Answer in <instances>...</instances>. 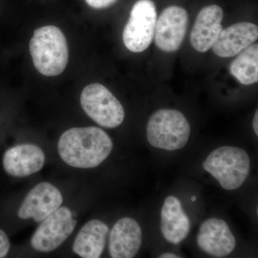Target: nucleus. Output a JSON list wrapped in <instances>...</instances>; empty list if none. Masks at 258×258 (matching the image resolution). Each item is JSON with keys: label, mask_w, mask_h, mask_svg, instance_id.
I'll use <instances>...</instances> for the list:
<instances>
[{"label": "nucleus", "mask_w": 258, "mask_h": 258, "mask_svg": "<svg viewBox=\"0 0 258 258\" xmlns=\"http://www.w3.org/2000/svg\"><path fill=\"white\" fill-rule=\"evenodd\" d=\"M113 147L108 134L94 126L70 128L62 134L57 144L62 161L79 169L99 166L111 154Z\"/></svg>", "instance_id": "nucleus-1"}, {"label": "nucleus", "mask_w": 258, "mask_h": 258, "mask_svg": "<svg viewBox=\"0 0 258 258\" xmlns=\"http://www.w3.org/2000/svg\"><path fill=\"white\" fill-rule=\"evenodd\" d=\"M30 52L35 69L45 76H59L69 62L67 40L60 29L53 25L35 30Z\"/></svg>", "instance_id": "nucleus-2"}, {"label": "nucleus", "mask_w": 258, "mask_h": 258, "mask_svg": "<svg viewBox=\"0 0 258 258\" xmlns=\"http://www.w3.org/2000/svg\"><path fill=\"white\" fill-rule=\"evenodd\" d=\"M203 165L223 189L232 191L240 188L248 177L250 159L243 149L225 146L210 154Z\"/></svg>", "instance_id": "nucleus-3"}, {"label": "nucleus", "mask_w": 258, "mask_h": 258, "mask_svg": "<svg viewBox=\"0 0 258 258\" xmlns=\"http://www.w3.org/2000/svg\"><path fill=\"white\" fill-rule=\"evenodd\" d=\"M190 134L189 122L182 113L176 110H159L148 121V142L158 149L166 151L182 149L187 144Z\"/></svg>", "instance_id": "nucleus-4"}, {"label": "nucleus", "mask_w": 258, "mask_h": 258, "mask_svg": "<svg viewBox=\"0 0 258 258\" xmlns=\"http://www.w3.org/2000/svg\"><path fill=\"white\" fill-rule=\"evenodd\" d=\"M81 104L86 114L101 126H119L125 118L120 101L106 87L99 83L88 85L81 95Z\"/></svg>", "instance_id": "nucleus-5"}, {"label": "nucleus", "mask_w": 258, "mask_h": 258, "mask_svg": "<svg viewBox=\"0 0 258 258\" xmlns=\"http://www.w3.org/2000/svg\"><path fill=\"white\" fill-rule=\"evenodd\" d=\"M157 20V8L152 0H139L131 11L123 32L125 46L133 52H142L150 46Z\"/></svg>", "instance_id": "nucleus-6"}, {"label": "nucleus", "mask_w": 258, "mask_h": 258, "mask_svg": "<svg viewBox=\"0 0 258 258\" xmlns=\"http://www.w3.org/2000/svg\"><path fill=\"white\" fill-rule=\"evenodd\" d=\"M77 225L71 210L62 207L42 220L32 235V248L38 252L55 250L69 238Z\"/></svg>", "instance_id": "nucleus-7"}, {"label": "nucleus", "mask_w": 258, "mask_h": 258, "mask_svg": "<svg viewBox=\"0 0 258 258\" xmlns=\"http://www.w3.org/2000/svg\"><path fill=\"white\" fill-rule=\"evenodd\" d=\"M187 12L179 6L166 8L157 19L154 38L158 48L166 52L179 50L186 35Z\"/></svg>", "instance_id": "nucleus-8"}, {"label": "nucleus", "mask_w": 258, "mask_h": 258, "mask_svg": "<svg viewBox=\"0 0 258 258\" xmlns=\"http://www.w3.org/2000/svg\"><path fill=\"white\" fill-rule=\"evenodd\" d=\"M62 201V194L56 186L45 181L40 183L29 191L20 205L18 212L19 218H32L34 221L42 222L60 208Z\"/></svg>", "instance_id": "nucleus-9"}, {"label": "nucleus", "mask_w": 258, "mask_h": 258, "mask_svg": "<svg viewBox=\"0 0 258 258\" xmlns=\"http://www.w3.org/2000/svg\"><path fill=\"white\" fill-rule=\"evenodd\" d=\"M197 242L199 247L212 257H225L235 248L236 240L224 220L210 218L200 225Z\"/></svg>", "instance_id": "nucleus-10"}, {"label": "nucleus", "mask_w": 258, "mask_h": 258, "mask_svg": "<svg viewBox=\"0 0 258 258\" xmlns=\"http://www.w3.org/2000/svg\"><path fill=\"white\" fill-rule=\"evenodd\" d=\"M45 155L38 146L23 144L10 147L3 157V169L13 177H25L41 170Z\"/></svg>", "instance_id": "nucleus-11"}, {"label": "nucleus", "mask_w": 258, "mask_h": 258, "mask_svg": "<svg viewBox=\"0 0 258 258\" xmlns=\"http://www.w3.org/2000/svg\"><path fill=\"white\" fill-rule=\"evenodd\" d=\"M142 243V230L131 217L118 220L110 232V255L113 258H132L138 253Z\"/></svg>", "instance_id": "nucleus-12"}, {"label": "nucleus", "mask_w": 258, "mask_h": 258, "mask_svg": "<svg viewBox=\"0 0 258 258\" xmlns=\"http://www.w3.org/2000/svg\"><path fill=\"white\" fill-rule=\"evenodd\" d=\"M223 10L218 5H210L200 10L190 35L194 48L200 52L210 50L222 29Z\"/></svg>", "instance_id": "nucleus-13"}, {"label": "nucleus", "mask_w": 258, "mask_h": 258, "mask_svg": "<svg viewBox=\"0 0 258 258\" xmlns=\"http://www.w3.org/2000/svg\"><path fill=\"white\" fill-rule=\"evenodd\" d=\"M257 38V25L247 22L236 23L222 30L212 48L219 57H233L250 46Z\"/></svg>", "instance_id": "nucleus-14"}, {"label": "nucleus", "mask_w": 258, "mask_h": 258, "mask_svg": "<svg viewBox=\"0 0 258 258\" xmlns=\"http://www.w3.org/2000/svg\"><path fill=\"white\" fill-rule=\"evenodd\" d=\"M190 227L189 217L179 199L166 198L161 212V230L165 240L171 244H179L189 235Z\"/></svg>", "instance_id": "nucleus-15"}, {"label": "nucleus", "mask_w": 258, "mask_h": 258, "mask_svg": "<svg viewBox=\"0 0 258 258\" xmlns=\"http://www.w3.org/2000/svg\"><path fill=\"white\" fill-rule=\"evenodd\" d=\"M108 232V226L101 220L88 222L76 236L73 250L83 258L101 257L106 246Z\"/></svg>", "instance_id": "nucleus-16"}, {"label": "nucleus", "mask_w": 258, "mask_h": 258, "mask_svg": "<svg viewBox=\"0 0 258 258\" xmlns=\"http://www.w3.org/2000/svg\"><path fill=\"white\" fill-rule=\"evenodd\" d=\"M230 73L242 85H252L258 81V45L253 44L241 52L232 62Z\"/></svg>", "instance_id": "nucleus-17"}, {"label": "nucleus", "mask_w": 258, "mask_h": 258, "mask_svg": "<svg viewBox=\"0 0 258 258\" xmlns=\"http://www.w3.org/2000/svg\"><path fill=\"white\" fill-rule=\"evenodd\" d=\"M10 241L4 230L0 229V258L6 257L9 253Z\"/></svg>", "instance_id": "nucleus-18"}, {"label": "nucleus", "mask_w": 258, "mask_h": 258, "mask_svg": "<svg viewBox=\"0 0 258 258\" xmlns=\"http://www.w3.org/2000/svg\"><path fill=\"white\" fill-rule=\"evenodd\" d=\"M86 3L94 9H104L114 4L117 0H85Z\"/></svg>", "instance_id": "nucleus-19"}, {"label": "nucleus", "mask_w": 258, "mask_h": 258, "mask_svg": "<svg viewBox=\"0 0 258 258\" xmlns=\"http://www.w3.org/2000/svg\"><path fill=\"white\" fill-rule=\"evenodd\" d=\"M252 126H253L254 132L256 135L258 136V111H256L254 114L253 121H252Z\"/></svg>", "instance_id": "nucleus-20"}, {"label": "nucleus", "mask_w": 258, "mask_h": 258, "mask_svg": "<svg viewBox=\"0 0 258 258\" xmlns=\"http://www.w3.org/2000/svg\"><path fill=\"white\" fill-rule=\"evenodd\" d=\"M179 256L176 255L175 254L173 253H169V252H168V253H164L162 254H161L160 256H159V258H179Z\"/></svg>", "instance_id": "nucleus-21"}, {"label": "nucleus", "mask_w": 258, "mask_h": 258, "mask_svg": "<svg viewBox=\"0 0 258 258\" xmlns=\"http://www.w3.org/2000/svg\"><path fill=\"white\" fill-rule=\"evenodd\" d=\"M196 200H197L196 197H195V196L191 197V201L195 202V201H196Z\"/></svg>", "instance_id": "nucleus-22"}]
</instances>
